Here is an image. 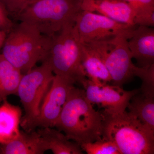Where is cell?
<instances>
[{"label":"cell","mask_w":154,"mask_h":154,"mask_svg":"<svg viewBox=\"0 0 154 154\" xmlns=\"http://www.w3.org/2000/svg\"><path fill=\"white\" fill-rule=\"evenodd\" d=\"M82 10L101 14L120 23L135 25L133 11L123 0H83Z\"/></svg>","instance_id":"obj_12"},{"label":"cell","mask_w":154,"mask_h":154,"mask_svg":"<svg viewBox=\"0 0 154 154\" xmlns=\"http://www.w3.org/2000/svg\"><path fill=\"white\" fill-rule=\"evenodd\" d=\"M102 138L112 141L120 154H153L154 131L130 112L103 110Z\"/></svg>","instance_id":"obj_2"},{"label":"cell","mask_w":154,"mask_h":154,"mask_svg":"<svg viewBox=\"0 0 154 154\" xmlns=\"http://www.w3.org/2000/svg\"><path fill=\"white\" fill-rule=\"evenodd\" d=\"M15 26L11 16L2 2L0 1V30L8 34Z\"/></svg>","instance_id":"obj_22"},{"label":"cell","mask_w":154,"mask_h":154,"mask_svg":"<svg viewBox=\"0 0 154 154\" xmlns=\"http://www.w3.org/2000/svg\"><path fill=\"white\" fill-rule=\"evenodd\" d=\"M54 75L46 60L40 66L34 67L22 75L17 94L25 110L21 125L25 131H28L30 125L38 116L42 103Z\"/></svg>","instance_id":"obj_6"},{"label":"cell","mask_w":154,"mask_h":154,"mask_svg":"<svg viewBox=\"0 0 154 154\" xmlns=\"http://www.w3.org/2000/svg\"><path fill=\"white\" fill-rule=\"evenodd\" d=\"M129 5L137 26H154V0H123Z\"/></svg>","instance_id":"obj_19"},{"label":"cell","mask_w":154,"mask_h":154,"mask_svg":"<svg viewBox=\"0 0 154 154\" xmlns=\"http://www.w3.org/2000/svg\"><path fill=\"white\" fill-rule=\"evenodd\" d=\"M82 64L88 79L96 83L112 82L110 73L99 54L85 43L82 42Z\"/></svg>","instance_id":"obj_17"},{"label":"cell","mask_w":154,"mask_h":154,"mask_svg":"<svg viewBox=\"0 0 154 154\" xmlns=\"http://www.w3.org/2000/svg\"><path fill=\"white\" fill-rule=\"evenodd\" d=\"M37 131L44 141L47 150L54 154H82L81 146L69 139L66 135L53 127L40 128Z\"/></svg>","instance_id":"obj_16"},{"label":"cell","mask_w":154,"mask_h":154,"mask_svg":"<svg viewBox=\"0 0 154 154\" xmlns=\"http://www.w3.org/2000/svg\"><path fill=\"white\" fill-rule=\"evenodd\" d=\"M75 25H69L53 36L45 60L54 75L82 85L87 76L82 64V42Z\"/></svg>","instance_id":"obj_5"},{"label":"cell","mask_w":154,"mask_h":154,"mask_svg":"<svg viewBox=\"0 0 154 154\" xmlns=\"http://www.w3.org/2000/svg\"><path fill=\"white\" fill-rule=\"evenodd\" d=\"M82 85L91 104H96L111 113H122L126 110L131 99L139 91V89L125 91L119 86L94 82L88 79Z\"/></svg>","instance_id":"obj_10"},{"label":"cell","mask_w":154,"mask_h":154,"mask_svg":"<svg viewBox=\"0 0 154 154\" xmlns=\"http://www.w3.org/2000/svg\"><path fill=\"white\" fill-rule=\"evenodd\" d=\"M51 38L34 26L20 22L7 34L1 54L23 74L46 59Z\"/></svg>","instance_id":"obj_3"},{"label":"cell","mask_w":154,"mask_h":154,"mask_svg":"<svg viewBox=\"0 0 154 154\" xmlns=\"http://www.w3.org/2000/svg\"><path fill=\"white\" fill-rule=\"evenodd\" d=\"M75 84L72 80L54 75L42 103L38 115L28 131H33L36 128L54 127Z\"/></svg>","instance_id":"obj_9"},{"label":"cell","mask_w":154,"mask_h":154,"mask_svg":"<svg viewBox=\"0 0 154 154\" xmlns=\"http://www.w3.org/2000/svg\"><path fill=\"white\" fill-rule=\"evenodd\" d=\"M127 108L143 124L154 131V89L140 88Z\"/></svg>","instance_id":"obj_15"},{"label":"cell","mask_w":154,"mask_h":154,"mask_svg":"<svg viewBox=\"0 0 154 154\" xmlns=\"http://www.w3.org/2000/svg\"><path fill=\"white\" fill-rule=\"evenodd\" d=\"M128 40L126 36H117L107 40L85 43L102 58L110 73L113 85L119 87L136 76L138 67L132 63Z\"/></svg>","instance_id":"obj_7"},{"label":"cell","mask_w":154,"mask_h":154,"mask_svg":"<svg viewBox=\"0 0 154 154\" xmlns=\"http://www.w3.org/2000/svg\"><path fill=\"white\" fill-rule=\"evenodd\" d=\"M128 44L137 66L148 68L154 65L153 28L137 26L128 40Z\"/></svg>","instance_id":"obj_11"},{"label":"cell","mask_w":154,"mask_h":154,"mask_svg":"<svg viewBox=\"0 0 154 154\" xmlns=\"http://www.w3.org/2000/svg\"><path fill=\"white\" fill-rule=\"evenodd\" d=\"M75 27L82 43L107 40L116 36L130 38L136 25H129L114 21L108 17L82 10L78 15Z\"/></svg>","instance_id":"obj_8"},{"label":"cell","mask_w":154,"mask_h":154,"mask_svg":"<svg viewBox=\"0 0 154 154\" xmlns=\"http://www.w3.org/2000/svg\"><path fill=\"white\" fill-rule=\"evenodd\" d=\"M5 7L11 17L18 19L30 6L38 0H0Z\"/></svg>","instance_id":"obj_21"},{"label":"cell","mask_w":154,"mask_h":154,"mask_svg":"<svg viewBox=\"0 0 154 154\" xmlns=\"http://www.w3.org/2000/svg\"><path fill=\"white\" fill-rule=\"evenodd\" d=\"M23 74L0 54V102L17 94Z\"/></svg>","instance_id":"obj_18"},{"label":"cell","mask_w":154,"mask_h":154,"mask_svg":"<svg viewBox=\"0 0 154 154\" xmlns=\"http://www.w3.org/2000/svg\"><path fill=\"white\" fill-rule=\"evenodd\" d=\"M83 0H38L18 19L52 37L63 28L75 25Z\"/></svg>","instance_id":"obj_4"},{"label":"cell","mask_w":154,"mask_h":154,"mask_svg":"<svg viewBox=\"0 0 154 154\" xmlns=\"http://www.w3.org/2000/svg\"><path fill=\"white\" fill-rule=\"evenodd\" d=\"M7 34L5 32L0 30V50L2 47L5 41Z\"/></svg>","instance_id":"obj_23"},{"label":"cell","mask_w":154,"mask_h":154,"mask_svg":"<svg viewBox=\"0 0 154 154\" xmlns=\"http://www.w3.org/2000/svg\"><path fill=\"white\" fill-rule=\"evenodd\" d=\"M80 146L83 151L88 154H120L115 144L104 138Z\"/></svg>","instance_id":"obj_20"},{"label":"cell","mask_w":154,"mask_h":154,"mask_svg":"<svg viewBox=\"0 0 154 154\" xmlns=\"http://www.w3.org/2000/svg\"><path fill=\"white\" fill-rule=\"evenodd\" d=\"M47 151L38 131H23L14 140L0 144L1 154H43Z\"/></svg>","instance_id":"obj_13"},{"label":"cell","mask_w":154,"mask_h":154,"mask_svg":"<svg viewBox=\"0 0 154 154\" xmlns=\"http://www.w3.org/2000/svg\"><path fill=\"white\" fill-rule=\"evenodd\" d=\"M0 106V144L14 140L19 136L22 111L19 106L4 100Z\"/></svg>","instance_id":"obj_14"},{"label":"cell","mask_w":154,"mask_h":154,"mask_svg":"<svg viewBox=\"0 0 154 154\" xmlns=\"http://www.w3.org/2000/svg\"><path fill=\"white\" fill-rule=\"evenodd\" d=\"M54 127L81 146L102 139L103 116L94 109L85 90L74 86Z\"/></svg>","instance_id":"obj_1"}]
</instances>
